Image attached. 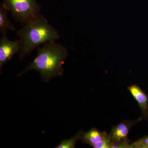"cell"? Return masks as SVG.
I'll list each match as a JSON object with an SVG mask.
<instances>
[{
  "mask_svg": "<svg viewBox=\"0 0 148 148\" xmlns=\"http://www.w3.org/2000/svg\"><path fill=\"white\" fill-rule=\"evenodd\" d=\"M80 140L93 148H111L108 134L96 128H91L86 132L82 131Z\"/></svg>",
  "mask_w": 148,
  "mask_h": 148,
  "instance_id": "5",
  "label": "cell"
},
{
  "mask_svg": "<svg viewBox=\"0 0 148 148\" xmlns=\"http://www.w3.org/2000/svg\"><path fill=\"white\" fill-rule=\"evenodd\" d=\"M130 148H148V135L132 143Z\"/></svg>",
  "mask_w": 148,
  "mask_h": 148,
  "instance_id": "10",
  "label": "cell"
},
{
  "mask_svg": "<svg viewBox=\"0 0 148 148\" xmlns=\"http://www.w3.org/2000/svg\"><path fill=\"white\" fill-rule=\"evenodd\" d=\"M127 89L138 103L142 112V117L148 121V95L137 84L128 86Z\"/></svg>",
  "mask_w": 148,
  "mask_h": 148,
  "instance_id": "7",
  "label": "cell"
},
{
  "mask_svg": "<svg viewBox=\"0 0 148 148\" xmlns=\"http://www.w3.org/2000/svg\"><path fill=\"white\" fill-rule=\"evenodd\" d=\"M68 55L64 46L54 41L46 43L38 48L36 57L18 76L35 70L39 72L43 81L49 82L53 77L63 75V65Z\"/></svg>",
  "mask_w": 148,
  "mask_h": 148,
  "instance_id": "1",
  "label": "cell"
},
{
  "mask_svg": "<svg viewBox=\"0 0 148 148\" xmlns=\"http://www.w3.org/2000/svg\"><path fill=\"white\" fill-rule=\"evenodd\" d=\"M81 130H80L75 136L70 139H66L61 141L56 148H75L77 141L80 140Z\"/></svg>",
  "mask_w": 148,
  "mask_h": 148,
  "instance_id": "9",
  "label": "cell"
},
{
  "mask_svg": "<svg viewBox=\"0 0 148 148\" xmlns=\"http://www.w3.org/2000/svg\"><path fill=\"white\" fill-rule=\"evenodd\" d=\"M15 28L10 21L7 16V10L3 7L0 6V32L1 33H6L9 30L14 31Z\"/></svg>",
  "mask_w": 148,
  "mask_h": 148,
  "instance_id": "8",
  "label": "cell"
},
{
  "mask_svg": "<svg viewBox=\"0 0 148 148\" xmlns=\"http://www.w3.org/2000/svg\"><path fill=\"white\" fill-rule=\"evenodd\" d=\"M22 41L21 39L11 41L8 39L6 33L3 34L0 41V68L11 59L14 55L21 49Z\"/></svg>",
  "mask_w": 148,
  "mask_h": 148,
  "instance_id": "6",
  "label": "cell"
},
{
  "mask_svg": "<svg viewBox=\"0 0 148 148\" xmlns=\"http://www.w3.org/2000/svg\"><path fill=\"white\" fill-rule=\"evenodd\" d=\"M138 122L135 121L124 120L113 126L108 134L111 148H130L131 141L128 135L131 127Z\"/></svg>",
  "mask_w": 148,
  "mask_h": 148,
  "instance_id": "4",
  "label": "cell"
},
{
  "mask_svg": "<svg viewBox=\"0 0 148 148\" xmlns=\"http://www.w3.org/2000/svg\"><path fill=\"white\" fill-rule=\"evenodd\" d=\"M2 5L11 12L15 21L21 24L39 15L41 10L36 0H3Z\"/></svg>",
  "mask_w": 148,
  "mask_h": 148,
  "instance_id": "3",
  "label": "cell"
},
{
  "mask_svg": "<svg viewBox=\"0 0 148 148\" xmlns=\"http://www.w3.org/2000/svg\"><path fill=\"white\" fill-rule=\"evenodd\" d=\"M17 34L22 41L19 53L21 61L39 46L59 38L57 30L40 14L25 23Z\"/></svg>",
  "mask_w": 148,
  "mask_h": 148,
  "instance_id": "2",
  "label": "cell"
}]
</instances>
